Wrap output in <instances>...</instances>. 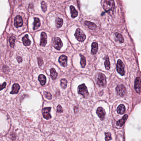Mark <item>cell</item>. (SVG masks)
<instances>
[{"label": "cell", "instance_id": "484cf974", "mask_svg": "<svg viewBox=\"0 0 141 141\" xmlns=\"http://www.w3.org/2000/svg\"><path fill=\"white\" fill-rule=\"evenodd\" d=\"M104 59L105 60L104 63L105 68L107 70H108L110 68V63L109 61V58L108 56H106L105 57Z\"/></svg>", "mask_w": 141, "mask_h": 141}, {"label": "cell", "instance_id": "5b68a950", "mask_svg": "<svg viewBox=\"0 0 141 141\" xmlns=\"http://www.w3.org/2000/svg\"><path fill=\"white\" fill-rule=\"evenodd\" d=\"M116 91L117 94L121 97L124 96L127 93L125 87L123 84H120L117 86Z\"/></svg>", "mask_w": 141, "mask_h": 141}, {"label": "cell", "instance_id": "4316f807", "mask_svg": "<svg viewBox=\"0 0 141 141\" xmlns=\"http://www.w3.org/2000/svg\"><path fill=\"white\" fill-rule=\"evenodd\" d=\"M80 57H81V62H80V64L81 65V67L82 68H84V67L85 66L86 64V61L85 58L84 57V56H83L82 55H80Z\"/></svg>", "mask_w": 141, "mask_h": 141}, {"label": "cell", "instance_id": "cb8c5ba5", "mask_svg": "<svg viewBox=\"0 0 141 141\" xmlns=\"http://www.w3.org/2000/svg\"><path fill=\"white\" fill-rule=\"evenodd\" d=\"M50 76L52 80H55L58 76V73L56 72L55 69L51 68L50 70Z\"/></svg>", "mask_w": 141, "mask_h": 141}, {"label": "cell", "instance_id": "83f0119b", "mask_svg": "<svg viewBox=\"0 0 141 141\" xmlns=\"http://www.w3.org/2000/svg\"><path fill=\"white\" fill-rule=\"evenodd\" d=\"M60 81H61L60 85H61L62 87L63 88V89H65L67 87V83H68L67 81L65 79H62Z\"/></svg>", "mask_w": 141, "mask_h": 141}, {"label": "cell", "instance_id": "d590c367", "mask_svg": "<svg viewBox=\"0 0 141 141\" xmlns=\"http://www.w3.org/2000/svg\"><path fill=\"white\" fill-rule=\"evenodd\" d=\"M16 59H17V61L19 63H21L22 61L21 57H20V56L17 57L16 58Z\"/></svg>", "mask_w": 141, "mask_h": 141}, {"label": "cell", "instance_id": "9c48e42d", "mask_svg": "<svg viewBox=\"0 0 141 141\" xmlns=\"http://www.w3.org/2000/svg\"><path fill=\"white\" fill-rule=\"evenodd\" d=\"M135 89L136 92L140 93L141 91V79L140 77H136L135 82Z\"/></svg>", "mask_w": 141, "mask_h": 141}, {"label": "cell", "instance_id": "4dcf8cb0", "mask_svg": "<svg viewBox=\"0 0 141 141\" xmlns=\"http://www.w3.org/2000/svg\"><path fill=\"white\" fill-rule=\"evenodd\" d=\"M44 94L45 96V97H46V98H47L48 99H52V95L49 92H44Z\"/></svg>", "mask_w": 141, "mask_h": 141}, {"label": "cell", "instance_id": "30bf717a", "mask_svg": "<svg viewBox=\"0 0 141 141\" xmlns=\"http://www.w3.org/2000/svg\"><path fill=\"white\" fill-rule=\"evenodd\" d=\"M23 25V20L20 16H17L14 20V25L16 27H19Z\"/></svg>", "mask_w": 141, "mask_h": 141}, {"label": "cell", "instance_id": "7402d4cb", "mask_svg": "<svg viewBox=\"0 0 141 141\" xmlns=\"http://www.w3.org/2000/svg\"><path fill=\"white\" fill-rule=\"evenodd\" d=\"M117 112L118 113V114H124L125 112V108L123 105L121 104L120 105L118 106V107L117 108Z\"/></svg>", "mask_w": 141, "mask_h": 141}, {"label": "cell", "instance_id": "ffe728a7", "mask_svg": "<svg viewBox=\"0 0 141 141\" xmlns=\"http://www.w3.org/2000/svg\"><path fill=\"white\" fill-rule=\"evenodd\" d=\"M22 42L24 45L26 46H28L31 44V41L29 39V37L27 34L25 35V37H23L22 38Z\"/></svg>", "mask_w": 141, "mask_h": 141}, {"label": "cell", "instance_id": "836d02e7", "mask_svg": "<svg viewBox=\"0 0 141 141\" xmlns=\"http://www.w3.org/2000/svg\"><path fill=\"white\" fill-rule=\"evenodd\" d=\"M63 111V110L61 106L60 105H58L57 107V112L58 113H62Z\"/></svg>", "mask_w": 141, "mask_h": 141}, {"label": "cell", "instance_id": "8992f818", "mask_svg": "<svg viewBox=\"0 0 141 141\" xmlns=\"http://www.w3.org/2000/svg\"><path fill=\"white\" fill-rule=\"evenodd\" d=\"M117 70L118 73L121 75H123L125 74L124 65L120 60H118L117 62Z\"/></svg>", "mask_w": 141, "mask_h": 141}, {"label": "cell", "instance_id": "6da1fadb", "mask_svg": "<svg viewBox=\"0 0 141 141\" xmlns=\"http://www.w3.org/2000/svg\"><path fill=\"white\" fill-rule=\"evenodd\" d=\"M101 6L107 12H111L114 10L115 3L114 0H101Z\"/></svg>", "mask_w": 141, "mask_h": 141}, {"label": "cell", "instance_id": "e575fe53", "mask_svg": "<svg viewBox=\"0 0 141 141\" xmlns=\"http://www.w3.org/2000/svg\"><path fill=\"white\" fill-rule=\"evenodd\" d=\"M6 83L5 82H4L3 84L1 85V86H0V88H1V89H0V90H2L3 89L5 88V86H6Z\"/></svg>", "mask_w": 141, "mask_h": 141}, {"label": "cell", "instance_id": "ac0fdd59", "mask_svg": "<svg viewBox=\"0 0 141 141\" xmlns=\"http://www.w3.org/2000/svg\"><path fill=\"white\" fill-rule=\"evenodd\" d=\"M98 49V44L96 42H94L92 44V51L91 52L93 55L97 54Z\"/></svg>", "mask_w": 141, "mask_h": 141}, {"label": "cell", "instance_id": "ba28073f", "mask_svg": "<svg viewBox=\"0 0 141 141\" xmlns=\"http://www.w3.org/2000/svg\"><path fill=\"white\" fill-rule=\"evenodd\" d=\"M51 107H46L42 109V114L43 118L46 120H49L51 118L50 111Z\"/></svg>", "mask_w": 141, "mask_h": 141}, {"label": "cell", "instance_id": "d6986e66", "mask_svg": "<svg viewBox=\"0 0 141 141\" xmlns=\"http://www.w3.org/2000/svg\"><path fill=\"white\" fill-rule=\"evenodd\" d=\"M70 13L71 14V17L73 18H75L77 17L78 15V12L75 9V8L72 5L70 6Z\"/></svg>", "mask_w": 141, "mask_h": 141}, {"label": "cell", "instance_id": "3957f363", "mask_svg": "<svg viewBox=\"0 0 141 141\" xmlns=\"http://www.w3.org/2000/svg\"><path fill=\"white\" fill-rule=\"evenodd\" d=\"M77 90L78 94L83 96L84 98H87L89 95V93L87 89L84 84L79 85L78 87Z\"/></svg>", "mask_w": 141, "mask_h": 141}, {"label": "cell", "instance_id": "2e32d148", "mask_svg": "<svg viewBox=\"0 0 141 141\" xmlns=\"http://www.w3.org/2000/svg\"><path fill=\"white\" fill-rule=\"evenodd\" d=\"M84 24L86 26L88 27L89 29L93 30L97 27V25L95 24V23H93L91 22L85 21L84 22Z\"/></svg>", "mask_w": 141, "mask_h": 141}, {"label": "cell", "instance_id": "f1b7e54d", "mask_svg": "<svg viewBox=\"0 0 141 141\" xmlns=\"http://www.w3.org/2000/svg\"><path fill=\"white\" fill-rule=\"evenodd\" d=\"M16 41L15 37H11L10 38L9 42L10 43V46L11 47H14L15 46V42Z\"/></svg>", "mask_w": 141, "mask_h": 141}, {"label": "cell", "instance_id": "d4e9b609", "mask_svg": "<svg viewBox=\"0 0 141 141\" xmlns=\"http://www.w3.org/2000/svg\"><path fill=\"white\" fill-rule=\"evenodd\" d=\"M63 21L62 19L59 17H57L56 18L55 24L57 28H59L61 27L63 25Z\"/></svg>", "mask_w": 141, "mask_h": 141}, {"label": "cell", "instance_id": "1f68e13d", "mask_svg": "<svg viewBox=\"0 0 141 141\" xmlns=\"http://www.w3.org/2000/svg\"><path fill=\"white\" fill-rule=\"evenodd\" d=\"M111 139V136L110 133H105V140L109 141Z\"/></svg>", "mask_w": 141, "mask_h": 141}, {"label": "cell", "instance_id": "f546056e", "mask_svg": "<svg viewBox=\"0 0 141 141\" xmlns=\"http://www.w3.org/2000/svg\"><path fill=\"white\" fill-rule=\"evenodd\" d=\"M41 7L43 12H45L47 10V5L46 3L44 1L42 2L41 3Z\"/></svg>", "mask_w": 141, "mask_h": 141}, {"label": "cell", "instance_id": "e0dca14e", "mask_svg": "<svg viewBox=\"0 0 141 141\" xmlns=\"http://www.w3.org/2000/svg\"><path fill=\"white\" fill-rule=\"evenodd\" d=\"M127 117L128 116L127 114L125 115L122 119L117 121L116 123L117 125L119 127H122V126L125 123V122L126 120L127 119Z\"/></svg>", "mask_w": 141, "mask_h": 141}, {"label": "cell", "instance_id": "5bb4252c", "mask_svg": "<svg viewBox=\"0 0 141 141\" xmlns=\"http://www.w3.org/2000/svg\"><path fill=\"white\" fill-rule=\"evenodd\" d=\"M115 39L116 42L120 43H123L124 42V39L122 35L118 33L115 34Z\"/></svg>", "mask_w": 141, "mask_h": 141}, {"label": "cell", "instance_id": "8fae6325", "mask_svg": "<svg viewBox=\"0 0 141 141\" xmlns=\"http://www.w3.org/2000/svg\"><path fill=\"white\" fill-rule=\"evenodd\" d=\"M97 113L101 120H103L104 119L106 112L103 108L98 107L97 109Z\"/></svg>", "mask_w": 141, "mask_h": 141}, {"label": "cell", "instance_id": "9a60e30c", "mask_svg": "<svg viewBox=\"0 0 141 141\" xmlns=\"http://www.w3.org/2000/svg\"><path fill=\"white\" fill-rule=\"evenodd\" d=\"M20 89V86L18 84H15L12 86V90L11 92V94H17L18 93L19 90Z\"/></svg>", "mask_w": 141, "mask_h": 141}, {"label": "cell", "instance_id": "277c9868", "mask_svg": "<svg viewBox=\"0 0 141 141\" xmlns=\"http://www.w3.org/2000/svg\"><path fill=\"white\" fill-rule=\"evenodd\" d=\"M75 36L77 40L79 42H83L86 39L85 34L80 28H78L76 29L75 34Z\"/></svg>", "mask_w": 141, "mask_h": 141}, {"label": "cell", "instance_id": "52a82bcc", "mask_svg": "<svg viewBox=\"0 0 141 141\" xmlns=\"http://www.w3.org/2000/svg\"><path fill=\"white\" fill-rule=\"evenodd\" d=\"M53 45L55 49H57V50H60L63 46V43L59 38L55 37L54 39Z\"/></svg>", "mask_w": 141, "mask_h": 141}, {"label": "cell", "instance_id": "603a6c76", "mask_svg": "<svg viewBox=\"0 0 141 141\" xmlns=\"http://www.w3.org/2000/svg\"><path fill=\"white\" fill-rule=\"evenodd\" d=\"M34 30H36L41 25L40 20L38 18H34Z\"/></svg>", "mask_w": 141, "mask_h": 141}, {"label": "cell", "instance_id": "7a4b0ae2", "mask_svg": "<svg viewBox=\"0 0 141 141\" xmlns=\"http://www.w3.org/2000/svg\"><path fill=\"white\" fill-rule=\"evenodd\" d=\"M97 84L101 87H104L106 85V78L104 75L101 73L97 74Z\"/></svg>", "mask_w": 141, "mask_h": 141}, {"label": "cell", "instance_id": "7c38bea8", "mask_svg": "<svg viewBox=\"0 0 141 141\" xmlns=\"http://www.w3.org/2000/svg\"><path fill=\"white\" fill-rule=\"evenodd\" d=\"M58 61L61 66H63L64 67H65L67 65L68 58L66 55H61L59 58Z\"/></svg>", "mask_w": 141, "mask_h": 141}, {"label": "cell", "instance_id": "4fadbf2b", "mask_svg": "<svg viewBox=\"0 0 141 141\" xmlns=\"http://www.w3.org/2000/svg\"><path fill=\"white\" fill-rule=\"evenodd\" d=\"M47 42V37L46 33L42 32L40 39V45L41 46H44L46 45Z\"/></svg>", "mask_w": 141, "mask_h": 141}, {"label": "cell", "instance_id": "d6a6232c", "mask_svg": "<svg viewBox=\"0 0 141 141\" xmlns=\"http://www.w3.org/2000/svg\"><path fill=\"white\" fill-rule=\"evenodd\" d=\"M38 59V65L40 67V66H42V65L43 64V60L42 59V58H40V57H38L37 58Z\"/></svg>", "mask_w": 141, "mask_h": 141}, {"label": "cell", "instance_id": "44dd1931", "mask_svg": "<svg viewBox=\"0 0 141 141\" xmlns=\"http://www.w3.org/2000/svg\"><path fill=\"white\" fill-rule=\"evenodd\" d=\"M38 80L40 81V84L42 86L46 84V77L43 75H40L38 77Z\"/></svg>", "mask_w": 141, "mask_h": 141}]
</instances>
